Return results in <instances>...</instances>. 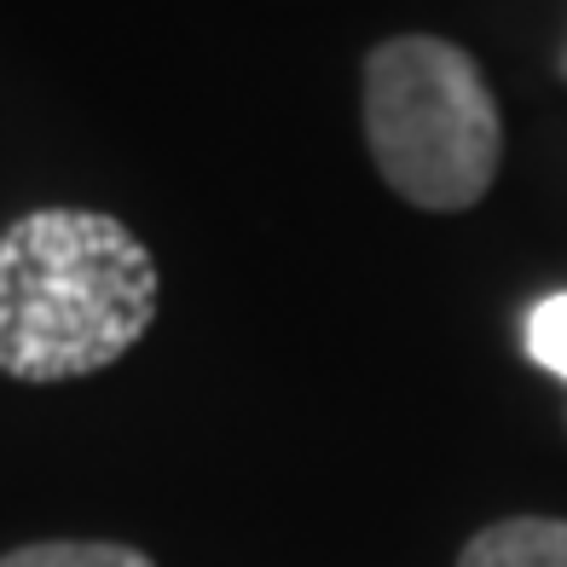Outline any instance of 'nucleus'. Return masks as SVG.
Masks as SVG:
<instances>
[{"mask_svg": "<svg viewBox=\"0 0 567 567\" xmlns=\"http://www.w3.org/2000/svg\"><path fill=\"white\" fill-rule=\"evenodd\" d=\"M163 278L140 231L82 203H47L0 231V377L75 382L145 342Z\"/></svg>", "mask_w": 567, "mask_h": 567, "instance_id": "f257e3e1", "label": "nucleus"}, {"mask_svg": "<svg viewBox=\"0 0 567 567\" xmlns=\"http://www.w3.org/2000/svg\"><path fill=\"white\" fill-rule=\"evenodd\" d=\"M359 116L382 186L429 215H463L493 192L504 116L481 64L441 35H394L365 53Z\"/></svg>", "mask_w": 567, "mask_h": 567, "instance_id": "f03ea898", "label": "nucleus"}, {"mask_svg": "<svg viewBox=\"0 0 567 567\" xmlns=\"http://www.w3.org/2000/svg\"><path fill=\"white\" fill-rule=\"evenodd\" d=\"M457 567H567V522L561 515H509V522H493L463 545Z\"/></svg>", "mask_w": 567, "mask_h": 567, "instance_id": "7ed1b4c3", "label": "nucleus"}, {"mask_svg": "<svg viewBox=\"0 0 567 567\" xmlns=\"http://www.w3.org/2000/svg\"><path fill=\"white\" fill-rule=\"evenodd\" d=\"M0 567H157V561L134 545H111V538H47V545L0 556Z\"/></svg>", "mask_w": 567, "mask_h": 567, "instance_id": "20e7f679", "label": "nucleus"}, {"mask_svg": "<svg viewBox=\"0 0 567 567\" xmlns=\"http://www.w3.org/2000/svg\"><path fill=\"white\" fill-rule=\"evenodd\" d=\"M527 353H533V359H538V365H545L550 377H561V382H567V290L533 307V324H527Z\"/></svg>", "mask_w": 567, "mask_h": 567, "instance_id": "39448f33", "label": "nucleus"}, {"mask_svg": "<svg viewBox=\"0 0 567 567\" xmlns=\"http://www.w3.org/2000/svg\"><path fill=\"white\" fill-rule=\"evenodd\" d=\"M561 82H567V53H561Z\"/></svg>", "mask_w": 567, "mask_h": 567, "instance_id": "423d86ee", "label": "nucleus"}]
</instances>
